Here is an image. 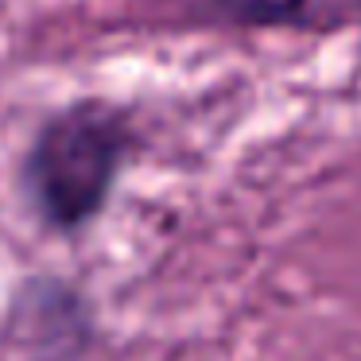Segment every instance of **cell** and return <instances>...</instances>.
Masks as SVG:
<instances>
[{
    "label": "cell",
    "mask_w": 361,
    "mask_h": 361,
    "mask_svg": "<svg viewBox=\"0 0 361 361\" xmlns=\"http://www.w3.org/2000/svg\"><path fill=\"white\" fill-rule=\"evenodd\" d=\"M125 152V128L105 109H71L43 128L27 164L32 195L55 226H78L102 206Z\"/></svg>",
    "instance_id": "cell-1"
},
{
    "label": "cell",
    "mask_w": 361,
    "mask_h": 361,
    "mask_svg": "<svg viewBox=\"0 0 361 361\" xmlns=\"http://www.w3.org/2000/svg\"><path fill=\"white\" fill-rule=\"evenodd\" d=\"M245 20L276 24H338L361 8V0H226Z\"/></svg>",
    "instance_id": "cell-2"
}]
</instances>
